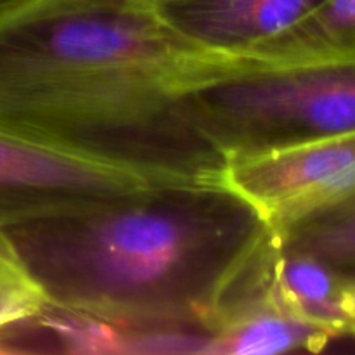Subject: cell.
<instances>
[{
  "label": "cell",
  "mask_w": 355,
  "mask_h": 355,
  "mask_svg": "<svg viewBox=\"0 0 355 355\" xmlns=\"http://www.w3.org/2000/svg\"><path fill=\"white\" fill-rule=\"evenodd\" d=\"M272 73L201 44L148 0H2L0 128L208 179L220 158L187 120L210 87Z\"/></svg>",
  "instance_id": "cell-1"
},
{
  "label": "cell",
  "mask_w": 355,
  "mask_h": 355,
  "mask_svg": "<svg viewBox=\"0 0 355 355\" xmlns=\"http://www.w3.org/2000/svg\"><path fill=\"white\" fill-rule=\"evenodd\" d=\"M6 234L45 309L130 331L211 333L269 229L232 194L186 186Z\"/></svg>",
  "instance_id": "cell-2"
},
{
  "label": "cell",
  "mask_w": 355,
  "mask_h": 355,
  "mask_svg": "<svg viewBox=\"0 0 355 355\" xmlns=\"http://www.w3.org/2000/svg\"><path fill=\"white\" fill-rule=\"evenodd\" d=\"M194 134L218 158L355 130V64L243 76L187 103Z\"/></svg>",
  "instance_id": "cell-3"
},
{
  "label": "cell",
  "mask_w": 355,
  "mask_h": 355,
  "mask_svg": "<svg viewBox=\"0 0 355 355\" xmlns=\"http://www.w3.org/2000/svg\"><path fill=\"white\" fill-rule=\"evenodd\" d=\"M205 177L0 128V231Z\"/></svg>",
  "instance_id": "cell-4"
},
{
  "label": "cell",
  "mask_w": 355,
  "mask_h": 355,
  "mask_svg": "<svg viewBox=\"0 0 355 355\" xmlns=\"http://www.w3.org/2000/svg\"><path fill=\"white\" fill-rule=\"evenodd\" d=\"M210 186L248 205L276 236L355 203V130L232 153Z\"/></svg>",
  "instance_id": "cell-5"
},
{
  "label": "cell",
  "mask_w": 355,
  "mask_h": 355,
  "mask_svg": "<svg viewBox=\"0 0 355 355\" xmlns=\"http://www.w3.org/2000/svg\"><path fill=\"white\" fill-rule=\"evenodd\" d=\"M322 0H170L168 19L201 44L252 51L272 44L304 23Z\"/></svg>",
  "instance_id": "cell-6"
},
{
  "label": "cell",
  "mask_w": 355,
  "mask_h": 355,
  "mask_svg": "<svg viewBox=\"0 0 355 355\" xmlns=\"http://www.w3.org/2000/svg\"><path fill=\"white\" fill-rule=\"evenodd\" d=\"M252 51L279 71L355 64V0H322L293 31Z\"/></svg>",
  "instance_id": "cell-7"
},
{
  "label": "cell",
  "mask_w": 355,
  "mask_h": 355,
  "mask_svg": "<svg viewBox=\"0 0 355 355\" xmlns=\"http://www.w3.org/2000/svg\"><path fill=\"white\" fill-rule=\"evenodd\" d=\"M277 238L342 274L355 276V203L321 215Z\"/></svg>",
  "instance_id": "cell-8"
},
{
  "label": "cell",
  "mask_w": 355,
  "mask_h": 355,
  "mask_svg": "<svg viewBox=\"0 0 355 355\" xmlns=\"http://www.w3.org/2000/svg\"><path fill=\"white\" fill-rule=\"evenodd\" d=\"M44 309V297L24 267L0 266V336L10 328L33 321Z\"/></svg>",
  "instance_id": "cell-9"
},
{
  "label": "cell",
  "mask_w": 355,
  "mask_h": 355,
  "mask_svg": "<svg viewBox=\"0 0 355 355\" xmlns=\"http://www.w3.org/2000/svg\"><path fill=\"white\" fill-rule=\"evenodd\" d=\"M342 314L345 336L355 338V276H347V274H343Z\"/></svg>",
  "instance_id": "cell-10"
},
{
  "label": "cell",
  "mask_w": 355,
  "mask_h": 355,
  "mask_svg": "<svg viewBox=\"0 0 355 355\" xmlns=\"http://www.w3.org/2000/svg\"><path fill=\"white\" fill-rule=\"evenodd\" d=\"M0 266H21L19 257H17L16 250H14L12 243H10L9 236L6 231H0Z\"/></svg>",
  "instance_id": "cell-11"
},
{
  "label": "cell",
  "mask_w": 355,
  "mask_h": 355,
  "mask_svg": "<svg viewBox=\"0 0 355 355\" xmlns=\"http://www.w3.org/2000/svg\"><path fill=\"white\" fill-rule=\"evenodd\" d=\"M148 2L155 3V6H162V3H166V2H170V0H148Z\"/></svg>",
  "instance_id": "cell-12"
},
{
  "label": "cell",
  "mask_w": 355,
  "mask_h": 355,
  "mask_svg": "<svg viewBox=\"0 0 355 355\" xmlns=\"http://www.w3.org/2000/svg\"><path fill=\"white\" fill-rule=\"evenodd\" d=\"M0 2H2V0H0Z\"/></svg>",
  "instance_id": "cell-13"
}]
</instances>
